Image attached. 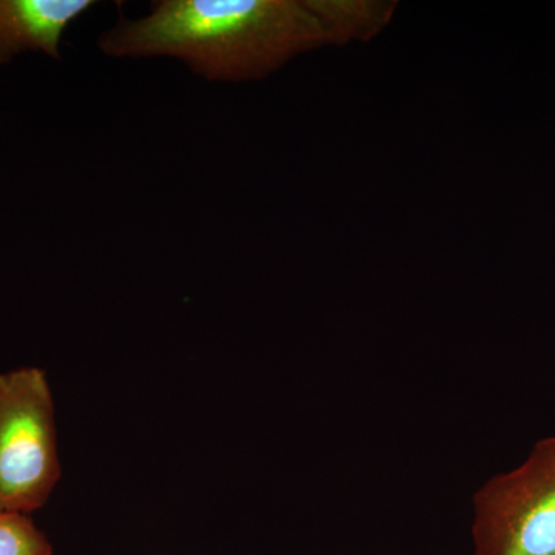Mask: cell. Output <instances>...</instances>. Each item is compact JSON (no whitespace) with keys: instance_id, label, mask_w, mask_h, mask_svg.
<instances>
[{"instance_id":"6da1fadb","label":"cell","mask_w":555,"mask_h":555,"mask_svg":"<svg viewBox=\"0 0 555 555\" xmlns=\"http://www.w3.org/2000/svg\"><path fill=\"white\" fill-rule=\"evenodd\" d=\"M397 3L386 0H158L145 16L98 38L113 60L170 57L208 82L268 78L324 46L378 35Z\"/></svg>"},{"instance_id":"7a4b0ae2","label":"cell","mask_w":555,"mask_h":555,"mask_svg":"<svg viewBox=\"0 0 555 555\" xmlns=\"http://www.w3.org/2000/svg\"><path fill=\"white\" fill-rule=\"evenodd\" d=\"M61 478L54 401L46 372L0 375V513L30 516Z\"/></svg>"},{"instance_id":"3957f363","label":"cell","mask_w":555,"mask_h":555,"mask_svg":"<svg viewBox=\"0 0 555 555\" xmlns=\"http://www.w3.org/2000/svg\"><path fill=\"white\" fill-rule=\"evenodd\" d=\"M474 555H555V436L474 496Z\"/></svg>"},{"instance_id":"277c9868","label":"cell","mask_w":555,"mask_h":555,"mask_svg":"<svg viewBox=\"0 0 555 555\" xmlns=\"http://www.w3.org/2000/svg\"><path fill=\"white\" fill-rule=\"evenodd\" d=\"M94 5V0H0V64L24 51L61 60L65 31Z\"/></svg>"},{"instance_id":"5b68a950","label":"cell","mask_w":555,"mask_h":555,"mask_svg":"<svg viewBox=\"0 0 555 555\" xmlns=\"http://www.w3.org/2000/svg\"><path fill=\"white\" fill-rule=\"evenodd\" d=\"M0 555H53V546L30 516L0 513Z\"/></svg>"}]
</instances>
